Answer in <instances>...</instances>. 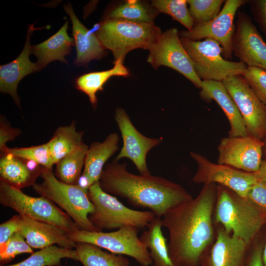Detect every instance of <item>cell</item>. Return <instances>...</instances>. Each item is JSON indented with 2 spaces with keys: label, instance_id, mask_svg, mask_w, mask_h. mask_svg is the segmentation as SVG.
<instances>
[{
  "label": "cell",
  "instance_id": "cell-24",
  "mask_svg": "<svg viewBox=\"0 0 266 266\" xmlns=\"http://www.w3.org/2000/svg\"><path fill=\"white\" fill-rule=\"evenodd\" d=\"M68 22L66 21L60 30L46 40L32 46V53L37 59L36 63L42 68L54 61L67 64L65 56L69 55L75 45L73 38L67 33Z\"/></svg>",
  "mask_w": 266,
  "mask_h": 266
},
{
  "label": "cell",
  "instance_id": "cell-32",
  "mask_svg": "<svg viewBox=\"0 0 266 266\" xmlns=\"http://www.w3.org/2000/svg\"><path fill=\"white\" fill-rule=\"evenodd\" d=\"M151 4L159 13L170 16L185 27L186 30L190 31L194 27L187 0H153Z\"/></svg>",
  "mask_w": 266,
  "mask_h": 266
},
{
  "label": "cell",
  "instance_id": "cell-18",
  "mask_svg": "<svg viewBox=\"0 0 266 266\" xmlns=\"http://www.w3.org/2000/svg\"><path fill=\"white\" fill-rule=\"evenodd\" d=\"M19 215L18 232L32 248L41 249L54 244L67 249L75 248L76 243L66 230L50 223Z\"/></svg>",
  "mask_w": 266,
  "mask_h": 266
},
{
  "label": "cell",
  "instance_id": "cell-7",
  "mask_svg": "<svg viewBox=\"0 0 266 266\" xmlns=\"http://www.w3.org/2000/svg\"><path fill=\"white\" fill-rule=\"evenodd\" d=\"M180 40L192 61L197 75L201 81L222 82L232 76L242 75L247 67L240 61L225 59L222 48L213 39L193 40L180 37Z\"/></svg>",
  "mask_w": 266,
  "mask_h": 266
},
{
  "label": "cell",
  "instance_id": "cell-6",
  "mask_svg": "<svg viewBox=\"0 0 266 266\" xmlns=\"http://www.w3.org/2000/svg\"><path fill=\"white\" fill-rule=\"evenodd\" d=\"M88 196L95 207L94 212L89 216V220L101 231L126 226L144 228L156 217L151 211L127 207L116 197L104 192L99 181L89 188Z\"/></svg>",
  "mask_w": 266,
  "mask_h": 266
},
{
  "label": "cell",
  "instance_id": "cell-25",
  "mask_svg": "<svg viewBox=\"0 0 266 266\" xmlns=\"http://www.w3.org/2000/svg\"><path fill=\"white\" fill-rule=\"evenodd\" d=\"M113 63L114 66L110 69L85 73L75 80L76 88L88 96L94 109L98 102L97 93L103 90L104 85L110 78L114 76L128 77L130 75L129 70L121 60Z\"/></svg>",
  "mask_w": 266,
  "mask_h": 266
},
{
  "label": "cell",
  "instance_id": "cell-5",
  "mask_svg": "<svg viewBox=\"0 0 266 266\" xmlns=\"http://www.w3.org/2000/svg\"><path fill=\"white\" fill-rule=\"evenodd\" d=\"M40 176L42 182L33 186L38 195L64 209L79 230L101 231L89 220V216L94 212L95 207L88 197L87 191L78 185H69L60 181L52 169L42 167Z\"/></svg>",
  "mask_w": 266,
  "mask_h": 266
},
{
  "label": "cell",
  "instance_id": "cell-44",
  "mask_svg": "<svg viewBox=\"0 0 266 266\" xmlns=\"http://www.w3.org/2000/svg\"><path fill=\"white\" fill-rule=\"evenodd\" d=\"M263 141L264 142V143H265V146H264V150H263V154H264L265 156L266 157V135L265 137L264 138V139H263Z\"/></svg>",
  "mask_w": 266,
  "mask_h": 266
},
{
  "label": "cell",
  "instance_id": "cell-14",
  "mask_svg": "<svg viewBox=\"0 0 266 266\" xmlns=\"http://www.w3.org/2000/svg\"><path fill=\"white\" fill-rule=\"evenodd\" d=\"M265 143L249 135L224 137L218 146V163L248 172L258 171Z\"/></svg>",
  "mask_w": 266,
  "mask_h": 266
},
{
  "label": "cell",
  "instance_id": "cell-37",
  "mask_svg": "<svg viewBox=\"0 0 266 266\" xmlns=\"http://www.w3.org/2000/svg\"><path fill=\"white\" fill-rule=\"evenodd\" d=\"M246 198L255 205L266 211V182L258 180L251 187Z\"/></svg>",
  "mask_w": 266,
  "mask_h": 266
},
{
  "label": "cell",
  "instance_id": "cell-8",
  "mask_svg": "<svg viewBox=\"0 0 266 266\" xmlns=\"http://www.w3.org/2000/svg\"><path fill=\"white\" fill-rule=\"evenodd\" d=\"M0 203L19 215L51 224L69 233L79 230L67 213L48 199L29 196L2 181L0 182Z\"/></svg>",
  "mask_w": 266,
  "mask_h": 266
},
{
  "label": "cell",
  "instance_id": "cell-40",
  "mask_svg": "<svg viewBox=\"0 0 266 266\" xmlns=\"http://www.w3.org/2000/svg\"><path fill=\"white\" fill-rule=\"evenodd\" d=\"M263 245L264 242L258 240L257 236L250 246L245 266H265L262 258Z\"/></svg>",
  "mask_w": 266,
  "mask_h": 266
},
{
  "label": "cell",
  "instance_id": "cell-21",
  "mask_svg": "<svg viewBox=\"0 0 266 266\" xmlns=\"http://www.w3.org/2000/svg\"><path fill=\"white\" fill-rule=\"evenodd\" d=\"M200 95L205 101L214 100L221 108L230 124L228 136L249 135L241 115L222 82L202 80Z\"/></svg>",
  "mask_w": 266,
  "mask_h": 266
},
{
  "label": "cell",
  "instance_id": "cell-33",
  "mask_svg": "<svg viewBox=\"0 0 266 266\" xmlns=\"http://www.w3.org/2000/svg\"><path fill=\"white\" fill-rule=\"evenodd\" d=\"M195 25L206 23L220 12L224 0H187Z\"/></svg>",
  "mask_w": 266,
  "mask_h": 266
},
{
  "label": "cell",
  "instance_id": "cell-12",
  "mask_svg": "<svg viewBox=\"0 0 266 266\" xmlns=\"http://www.w3.org/2000/svg\"><path fill=\"white\" fill-rule=\"evenodd\" d=\"M245 0H226L219 14L212 20L201 25H195L190 30L179 32L180 37L193 40L209 38L218 42L223 49L226 60L232 58L233 38L235 31L234 18L238 9L248 2Z\"/></svg>",
  "mask_w": 266,
  "mask_h": 266
},
{
  "label": "cell",
  "instance_id": "cell-2",
  "mask_svg": "<svg viewBox=\"0 0 266 266\" xmlns=\"http://www.w3.org/2000/svg\"><path fill=\"white\" fill-rule=\"evenodd\" d=\"M99 182L106 193L124 198L135 207L149 209L160 218L169 209L193 199L181 185L161 176L132 173L126 163L115 160L104 166Z\"/></svg>",
  "mask_w": 266,
  "mask_h": 266
},
{
  "label": "cell",
  "instance_id": "cell-28",
  "mask_svg": "<svg viewBox=\"0 0 266 266\" xmlns=\"http://www.w3.org/2000/svg\"><path fill=\"white\" fill-rule=\"evenodd\" d=\"M78 261L83 266H129L130 261L124 255L110 253L87 243H76Z\"/></svg>",
  "mask_w": 266,
  "mask_h": 266
},
{
  "label": "cell",
  "instance_id": "cell-31",
  "mask_svg": "<svg viewBox=\"0 0 266 266\" xmlns=\"http://www.w3.org/2000/svg\"><path fill=\"white\" fill-rule=\"evenodd\" d=\"M64 258L78 261L75 249L52 245L32 253L28 258L19 263L1 266H59L62 259Z\"/></svg>",
  "mask_w": 266,
  "mask_h": 266
},
{
  "label": "cell",
  "instance_id": "cell-26",
  "mask_svg": "<svg viewBox=\"0 0 266 266\" xmlns=\"http://www.w3.org/2000/svg\"><path fill=\"white\" fill-rule=\"evenodd\" d=\"M161 218L155 217L139 239L147 248L152 264L151 266H174L168 252L166 239L162 232Z\"/></svg>",
  "mask_w": 266,
  "mask_h": 266
},
{
  "label": "cell",
  "instance_id": "cell-11",
  "mask_svg": "<svg viewBox=\"0 0 266 266\" xmlns=\"http://www.w3.org/2000/svg\"><path fill=\"white\" fill-rule=\"evenodd\" d=\"M222 82L235 102L248 134L263 140L266 135V107L242 75L229 77Z\"/></svg>",
  "mask_w": 266,
  "mask_h": 266
},
{
  "label": "cell",
  "instance_id": "cell-4",
  "mask_svg": "<svg viewBox=\"0 0 266 266\" xmlns=\"http://www.w3.org/2000/svg\"><path fill=\"white\" fill-rule=\"evenodd\" d=\"M162 33L154 23L121 19H104L96 32L104 48L111 51L114 62L118 60L124 62L126 55L133 50H148Z\"/></svg>",
  "mask_w": 266,
  "mask_h": 266
},
{
  "label": "cell",
  "instance_id": "cell-38",
  "mask_svg": "<svg viewBox=\"0 0 266 266\" xmlns=\"http://www.w3.org/2000/svg\"><path fill=\"white\" fill-rule=\"evenodd\" d=\"M21 133V131L12 127L6 121L0 118V155L3 154L8 147L6 143L13 141Z\"/></svg>",
  "mask_w": 266,
  "mask_h": 266
},
{
  "label": "cell",
  "instance_id": "cell-10",
  "mask_svg": "<svg viewBox=\"0 0 266 266\" xmlns=\"http://www.w3.org/2000/svg\"><path fill=\"white\" fill-rule=\"evenodd\" d=\"M148 50L149 54L147 61L155 69L161 66L169 67L183 75L200 89L202 81L195 71L177 28H172L162 33Z\"/></svg>",
  "mask_w": 266,
  "mask_h": 266
},
{
  "label": "cell",
  "instance_id": "cell-22",
  "mask_svg": "<svg viewBox=\"0 0 266 266\" xmlns=\"http://www.w3.org/2000/svg\"><path fill=\"white\" fill-rule=\"evenodd\" d=\"M72 25V35L76 51L74 64L77 66H86L93 60L104 57L105 49L96 33L87 29L76 16L70 3L64 6Z\"/></svg>",
  "mask_w": 266,
  "mask_h": 266
},
{
  "label": "cell",
  "instance_id": "cell-43",
  "mask_svg": "<svg viewBox=\"0 0 266 266\" xmlns=\"http://www.w3.org/2000/svg\"><path fill=\"white\" fill-rule=\"evenodd\" d=\"M262 258L265 266H266V238L264 242V245L262 252Z\"/></svg>",
  "mask_w": 266,
  "mask_h": 266
},
{
  "label": "cell",
  "instance_id": "cell-17",
  "mask_svg": "<svg viewBox=\"0 0 266 266\" xmlns=\"http://www.w3.org/2000/svg\"><path fill=\"white\" fill-rule=\"evenodd\" d=\"M216 237L200 266H245L250 246L216 225Z\"/></svg>",
  "mask_w": 266,
  "mask_h": 266
},
{
  "label": "cell",
  "instance_id": "cell-41",
  "mask_svg": "<svg viewBox=\"0 0 266 266\" xmlns=\"http://www.w3.org/2000/svg\"><path fill=\"white\" fill-rule=\"evenodd\" d=\"M19 227V215L13 216L0 225V246L3 245L15 233Z\"/></svg>",
  "mask_w": 266,
  "mask_h": 266
},
{
  "label": "cell",
  "instance_id": "cell-19",
  "mask_svg": "<svg viewBox=\"0 0 266 266\" xmlns=\"http://www.w3.org/2000/svg\"><path fill=\"white\" fill-rule=\"evenodd\" d=\"M37 29L34 27V24L29 25L26 41L21 53L12 62L0 66V91L10 95L19 107L20 101L17 94L19 83L27 75L41 69L36 63L30 60L32 53L31 35Z\"/></svg>",
  "mask_w": 266,
  "mask_h": 266
},
{
  "label": "cell",
  "instance_id": "cell-29",
  "mask_svg": "<svg viewBox=\"0 0 266 266\" xmlns=\"http://www.w3.org/2000/svg\"><path fill=\"white\" fill-rule=\"evenodd\" d=\"M159 12L151 4L139 0H128L106 14L105 19H121L132 21L153 23Z\"/></svg>",
  "mask_w": 266,
  "mask_h": 266
},
{
  "label": "cell",
  "instance_id": "cell-20",
  "mask_svg": "<svg viewBox=\"0 0 266 266\" xmlns=\"http://www.w3.org/2000/svg\"><path fill=\"white\" fill-rule=\"evenodd\" d=\"M119 135L113 133L103 142H95L91 144L87 151L78 186L88 192L93 184L99 181L105 163L119 149Z\"/></svg>",
  "mask_w": 266,
  "mask_h": 266
},
{
  "label": "cell",
  "instance_id": "cell-36",
  "mask_svg": "<svg viewBox=\"0 0 266 266\" xmlns=\"http://www.w3.org/2000/svg\"><path fill=\"white\" fill-rule=\"evenodd\" d=\"M242 76L266 107V71L257 67L247 66Z\"/></svg>",
  "mask_w": 266,
  "mask_h": 266
},
{
  "label": "cell",
  "instance_id": "cell-1",
  "mask_svg": "<svg viewBox=\"0 0 266 266\" xmlns=\"http://www.w3.org/2000/svg\"><path fill=\"white\" fill-rule=\"evenodd\" d=\"M217 192L216 184H204L197 197L169 209L161 218L168 232L169 255L174 266H200L214 242Z\"/></svg>",
  "mask_w": 266,
  "mask_h": 266
},
{
  "label": "cell",
  "instance_id": "cell-13",
  "mask_svg": "<svg viewBox=\"0 0 266 266\" xmlns=\"http://www.w3.org/2000/svg\"><path fill=\"white\" fill-rule=\"evenodd\" d=\"M190 154L198 166L192 178L195 183L222 185L246 198L251 187L259 180L255 172H245L227 165L214 163L197 152H191Z\"/></svg>",
  "mask_w": 266,
  "mask_h": 266
},
{
  "label": "cell",
  "instance_id": "cell-15",
  "mask_svg": "<svg viewBox=\"0 0 266 266\" xmlns=\"http://www.w3.org/2000/svg\"><path fill=\"white\" fill-rule=\"evenodd\" d=\"M232 48L234 56L247 66L266 71V43L251 17L244 11L237 13Z\"/></svg>",
  "mask_w": 266,
  "mask_h": 266
},
{
  "label": "cell",
  "instance_id": "cell-39",
  "mask_svg": "<svg viewBox=\"0 0 266 266\" xmlns=\"http://www.w3.org/2000/svg\"><path fill=\"white\" fill-rule=\"evenodd\" d=\"M254 19L266 37V0H249Z\"/></svg>",
  "mask_w": 266,
  "mask_h": 266
},
{
  "label": "cell",
  "instance_id": "cell-30",
  "mask_svg": "<svg viewBox=\"0 0 266 266\" xmlns=\"http://www.w3.org/2000/svg\"><path fill=\"white\" fill-rule=\"evenodd\" d=\"M88 148L83 143L56 164L55 175L60 181L67 184L77 185Z\"/></svg>",
  "mask_w": 266,
  "mask_h": 266
},
{
  "label": "cell",
  "instance_id": "cell-23",
  "mask_svg": "<svg viewBox=\"0 0 266 266\" xmlns=\"http://www.w3.org/2000/svg\"><path fill=\"white\" fill-rule=\"evenodd\" d=\"M42 167L33 162L6 153L0 155V181L19 189L33 186L40 175Z\"/></svg>",
  "mask_w": 266,
  "mask_h": 266
},
{
  "label": "cell",
  "instance_id": "cell-9",
  "mask_svg": "<svg viewBox=\"0 0 266 266\" xmlns=\"http://www.w3.org/2000/svg\"><path fill=\"white\" fill-rule=\"evenodd\" d=\"M138 233L137 228L126 226L108 233L78 230L69 235L75 243L93 244L112 253L130 256L142 266H149L152 261Z\"/></svg>",
  "mask_w": 266,
  "mask_h": 266
},
{
  "label": "cell",
  "instance_id": "cell-35",
  "mask_svg": "<svg viewBox=\"0 0 266 266\" xmlns=\"http://www.w3.org/2000/svg\"><path fill=\"white\" fill-rule=\"evenodd\" d=\"M32 248L19 232L14 233L1 246H0V261L4 264L9 262L15 257L23 253H33Z\"/></svg>",
  "mask_w": 266,
  "mask_h": 266
},
{
  "label": "cell",
  "instance_id": "cell-34",
  "mask_svg": "<svg viewBox=\"0 0 266 266\" xmlns=\"http://www.w3.org/2000/svg\"><path fill=\"white\" fill-rule=\"evenodd\" d=\"M6 153H9L17 157L33 162L49 169H52L53 166L55 165L47 143L26 147L11 148L8 147L2 154Z\"/></svg>",
  "mask_w": 266,
  "mask_h": 266
},
{
  "label": "cell",
  "instance_id": "cell-42",
  "mask_svg": "<svg viewBox=\"0 0 266 266\" xmlns=\"http://www.w3.org/2000/svg\"><path fill=\"white\" fill-rule=\"evenodd\" d=\"M259 180L266 182V160H263L258 171L255 172Z\"/></svg>",
  "mask_w": 266,
  "mask_h": 266
},
{
  "label": "cell",
  "instance_id": "cell-3",
  "mask_svg": "<svg viewBox=\"0 0 266 266\" xmlns=\"http://www.w3.org/2000/svg\"><path fill=\"white\" fill-rule=\"evenodd\" d=\"M217 190L215 225L250 245L266 225V211L225 186L217 185Z\"/></svg>",
  "mask_w": 266,
  "mask_h": 266
},
{
  "label": "cell",
  "instance_id": "cell-16",
  "mask_svg": "<svg viewBox=\"0 0 266 266\" xmlns=\"http://www.w3.org/2000/svg\"><path fill=\"white\" fill-rule=\"evenodd\" d=\"M115 120L123 139V146L115 160L118 161L123 158H128L133 162L140 174H150L146 164L147 154L162 142L163 138H150L142 134L121 107L116 108Z\"/></svg>",
  "mask_w": 266,
  "mask_h": 266
},
{
  "label": "cell",
  "instance_id": "cell-27",
  "mask_svg": "<svg viewBox=\"0 0 266 266\" xmlns=\"http://www.w3.org/2000/svg\"><path fill=\"white\" fill-rule=\"evenodd\" d=\"M83 132L77 131L75 122L68 126H61L47 142L54 164L70 153L83 142Z\"/></svg>",
  "mask_w": 266,
  "mask_h": 266
}]
</instances>
